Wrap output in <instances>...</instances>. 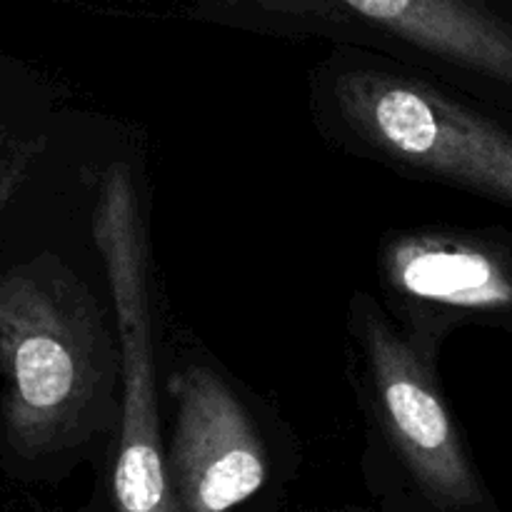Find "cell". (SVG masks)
I'll return each mask as SVG.
<instances>
[{
  "mask_svg": "<svg viewBox=\"0 0 512 512\" xmlns=\"http://www.w3.org/2000/svg\"><path fill=\"white\" fill-rule=\"evenodd\" d=\"M110 343L93 295L53 255L0 268V448L43 463L68 453L100 418Z\"/></svg>",
  "mask_w": 512,
  "mask_h": 512,
  "instance_id": "obj_1",
  "label": "cell"
},
{
  "mask_svg": "<svg viewBox=\"0 0 512 512\" xmlns=\"http://www.w3.org/2000/svg\"><path fill=\"white\" fill-rule=\"evenodd\" d=\"M93 235L118 315L123 375L120 450L113 470L115 508L118 512H180L160 445L148 253L133 178L125 165H113L105 173L93 213Z\"/></svg>",
  "mask_w": 512,
  "mask_h": 512,
  "instance_id": "obj_2",
  "label": "cell"
},
{
  "mask_svg": "<svg viewBox=\"0 0 512 512\" xmlns=\"http://www.w3.org/2000/svg\"><path fill=\"white\" fill-rule=\"evenodd\" d=\"M345 123L373 148L512 205V135L433 88L353 70L335 85Z\"/></svg>",
  "mask_w": 512,
  "mask_h": 512,
  "instance_id": "obj_3",
  "label": "cell"
},
{
  "mask_svg": "<svg viewBox=\"0 0 512 512\" xmlns=\"http://www.w3.org/2000/svg\"><path fill=\"white\" fill-rule=\"evenodd\" d=\"M178 403L168 463L180 512H230L265 483V450L233 390L203 365L173 375Z\"/></svg>",
  "mask_w": 512,
  "mask_h": 512,
  "instance_id": "obj_4",
  "label": "cell"
},
{
  "mask_svg": "<svg viewBox=\"0 0 512 512\" xmlns=\"http://www.w3.org/2000/svg\"><path fill=\"white\" fill-rule=\"evenodd\" d=\"M365 348L383 420L415 480L440 505L480 503L458 428L413 345L373 315L365 320Z\"/></svg>",
  "mask_w": 512,
  "mask_h": 512,
  "instance_id": "obj_5",
  "label": "cell"
},
{
  "mask_svg": "<svg viewBox=\"0 0 512 512\" xmlns=\"http://www.w3.org/2000/svg\"><path fill=\"white\" fill-rule=\"evenodd\" d=\"M450 63L512 85V28L478 0H338Z\"/></svg>",
  "mask_w": 512,
  "mask_h": 512,
  "instance_id": "obj_6",
  "label": "cell"
},
{
  "mask_svg": "<svg viewBox=\"0 0 512 512\" xmlns=\"http://www.w3.org/2000/svg\"><path fill=\"white\" fill-rule=\"evenodd\" d=\"M395 288L450 308L498 310L512 303V280L503 265L475 245L450 238L398 240L385 258Z\"/></svg>",
  "mask_w": 512,
  "mask_h": 512,
  "instance_id": "obj_7",
  "label": "cell"
},
{
  "mask_svg": "<svg viewBox=\"0 0 512 512\" xmlns=\"http://www.w3.org/2000/svg\"><path fill=\"white\" fill-rule=\"evenodd\" d=\"M43 153V135L25 128L0 100V220Z\"/></svg>",
  "mask_w": 512,
  "mask_h": 512,
  "instance_id": "obj_8",
  "label": "cell"
},
{
  "mask_svg": "<svg viewBox=\"0 0 512 512\" xmlns=\"http://www.w3.org/2000/svg\"><path fill=\"white\" fill-rule=\"evenodd\" d=\"M215 3L233 5V8L263 10V13L285 15V18L340 20V13L328 0H215Z\"/></svg>",
  "mask_w": 512,
  "mask_h": 512,
  "instance_id": "obj_9",
  "label": "cell"
}]
</instances>
